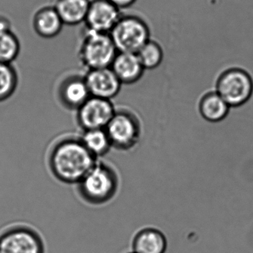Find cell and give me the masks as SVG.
<instances>
[{
    "label": "cell",
    "mask_w": 253,
    "mask_h": 253,
    "mask_svg": "<svg viewBox=\"0 0 253 253\" xmlns=\"http://www.w3.org/2000/svg\"><path fill=\"white\" fill-rule=\"evenodd\" d=\"M98 159L92 156L80 138L59 141L51 151L49 166L52 174L65 184H78Z\"/></svg>",
    "instance_id": "obj_1"
},
{
    "label": "cell",
    "mask_w": 253,
    "mask_h": 253,
    "mask_svg": "<svg viewBox=\"0 0 253 253\" xmlns=\"http://www.w3.org/2000/svg\"><path fill=\"white\" fill-rule=\"evenodd\" d=\"M77 185L80 196L86 202L102 205L115 196L119 187L118 175L111 165L98 160Z\"/></svg>",
    "instance_id": "obj_2"
},
{
    "label": "cell",
    "mask_w": 253,
    "mask_h": 253,
    "mask_svg": "<svg viewBox=\"0 0 253 253\" xmlns=\"http://www.w3.org/2000/svg\"><path fill=\"white\" fill-rule=\"evenodd\" d=\"M117 53L109 34L84 28L79 44L78 58L86 71L110 68Z\"/></svg>",
    "instance_id": "obj_3"
},
{
    "label": "cell",
    "mask_w": 253,
    "mask_h": 253,
    "mask_svg": "<svg viewBox=\"0 0 253 253\" xmlns=\"http://www.w3.org/2000/svg\"><path fill=\"white\" fill-rule=\"evenodd\" d=\"M109 36L117 51L136 53L150 41V31L140 16L122 13Z\"/></svg>",
    "instance_id": "obj_4"
},
{
    "label": "cell",
    "mask_w": 253,
    "mask_h": 253,
    "mask_svg": "<svg viewBox=\"0 0 253 253\" xmlns=\"http://www.w3.org/2000/svg\"><path fill=\"white\" fill-rule=\"evenodd\" d=\"M105 129L112 147L122 151H128L136 147L142 134L139 118L128 108H116Z\"/></svg>",
    "instance_id": "obj_5"
},
{
    "label": "cell",
    "mask_w": 253,
    "mask_h": 253,
    "mask_svg": "<svg viewBox=\"0 0 253 253\" xmlns=\"http://www.w3.org/2000/svg\"><path fill=\"white\" fill-rule=\"evenodd\" d=\"M217 93L229 106H242L252 96V78L248 72L240 68L227 70L217 82Z\"/></svg>",
    "instance_id": "obj_6"
},
{
    "label": "cell",
    "mask_w": 253,
    "mask_h": 253,
    "mask_svg": "<svg viewBox=\"0 0 253 253\" xmlns=\"http://www.w3.org/2000/svg\"><path fill=\"white\" fill-rule=\"evenodd\" d=\"M0 253H45L43 239L27 226H13L0 233Z\"/></svg>",
    "instance_id": "obj_7"
},
{
    "label": "cell",
    "mask_w": 253,
    "mask_h": 253,
    "mask_svg": "<svg viewBox=\"0 0 253 253\" xmlns=\"http://www.w3.org/2000/svg\"><path fill=\"white\" fill-rule=\"evenodd\" d=\"M116 108L111 100L90 96L77 110V123L83 130L105 129Z\"/></svg>",
    "instance_id": "obj_8"
},
{
    "label": "cell",
    "mask_w": 253,
    "mask_h": 253,
    "mask_svg": "<svg viewBox=\"0 0 253 253\" xmlns=\"http://www.w3.org/2000/svg\"><path fill=\"white\" fill-rule=\"evenodd\" d=\"M122 13L108 0H91L83 24L89 31L109 34Z\"/></svg>",
    "instance_id": "obj_9"
},
{
    "label": "cell",
    "mask_w": 253,
    "mask_h": 253,
    "mask_svg": "<svg viewBox=\"0 0 253 253\" xmlns=\"http://www.w3.org/2000/svg\"><path fill=\"white\" fill-rule=\"evenodd\" d=\"M84 79L91 96L107 100L117 96L123 85L111 68L87 71Z\"/></svg>",
    "instance_id": "obj_10"
},
{
    "label": "cell",
    "mask_w": 253,
    "mask_h": 253,
    "mask_svg": "<svg viewBox=\"0 0 253 253\" xmlns=\"http://www.w3.org/2000/svg\"><path fill=\"white\" fill-rule=\"evenodd\" d=\"M31 24L35 34L43 39L54 38L60 34L65 25L52 4L37 9L33 14Z\"/></svg>",
    "instance_id": "obj_11"
},
{
    "label": "cell",
    "mask_w": 253,
    "mask_h": 253,
    "mask_svg": "<svg viewBox=\"0 0 253 253\" xmlns=\"http://www.w3.org/2000/svg\"><path fill=\"white\" fill-rule=\"evenodd\" d=\"M110 68L122 84H135L145 71L136 53L127 52H118Z\"/></svg>",
    "instance_id": "obj_12"
},
{
    "label": "cell",
    "mask_w": 253,
    "mask_h": 253,
    "mask_svg": "<svg viewBox=\"0 0 253 253\" xmlns=\"http://www.w3.org/2000/svg\"><path fill=\"white\" fill-rule=\"evenodd\" d=\"M59 99L66 108L77 110L90 97L84 77H69L59 87Z\"/></svg>",
    "instance_id": "obj_13"
},
{
    "label": "cell",
    "mask_w": 253,
    "mask_h": 253,
    "mask_svg": "<svg viewBox=\"0 0 253 253\" xmlns=\"http://www.w3.org/2000/svg\"><path fill=\"white\" fill-rule=\"evenodd\" d=\"M166 249V236L154 227H146L140 230L132 241V250L135 253H165Z\"/></svg>",
    "instance_id": "obj_14"
},
{
    "label": "cell",
    "mask_w": 253,
    "mask_h": 253,
    "mask_svg": "<svg viewBox=\"0 0 253 253\" xmlns=\"http://www.w3.org/2000/svg\"><path fill=\"white\" fill-rule=\"evenodd\" d=\"M91 0H54V7L64 25L74 26L84 22Z\"/></svg>",
    "instance_id": "obj_15"
},
{
    "label": "cell",
    "mask_w": 253,
    "mask_h": 253,
    "mask_svg": "<svg viewBox=\"0 0 253 253\" xmlns=\"http://www.w3.org/2000/svg\"><path fill=\"white\" fill-rule=\"evenodd\" d=\"M199 110L206 121L219 123L228 115L230 106L217 92H210L202 98Z\"/></svg>",
    "instance_id": "obj_16"
},
{
    "label": "cell",
    "mask_w": 253,
    "mask_h": 253,
    "mask_svg": "<svg viewBox=\"0 0 253 253\" xmlns=\"http://www.w3.org/2000/svg\"><path fill=\"white\" fill-rule=\"evenodd\" d=\"M80 139L89 153L98 159L106 155L112 148L109 137L105 129L83 130Z\"/></svg>",
    "instance_id": "obj_17"
},
{
    "label": "cell",
    "mask_w": 253,
    "mask_h": 253,
    "mask_svg": "<svg viewBox=\"0 0 253 253\" xmlns=\"http://www.w3.org/2000/svg\"><path fill=\"white\" fill-rule=\"evenodd\" d=\"M21 44L12 30L0 31V62L12 64L20 53Z\"/></svg>",
    "instance_id": "obj_18"
},
{
    "label": "cell",
    "mask_w": 253,
    "mask_h": 253,
    "mask_svg": "<svg viewBox=\"0 0 253 253\" xmlns=\"http://www.w3.org/2000/svg\"><path fill=\"white\" fill-rule=\"evenodd\" d=\"M136 54L145 70L157 68L163 59V50L160 44L151 40L147 42Z\"/></svg>",
    "instance_id": "obj_19"
},
{
    "label": "cell",
    "mask_w": 253,
    "mask_h": 253,
    "mask_svg": "<svg viewBox=\"0 0 253 253\" xmlns=\"http://www.w3.org/2000/svg\"><path fill=\"white\" fill-rule=\"evenodd\" d=\"M17 84V73L13 65L0 62V102L7 100L14 93Z\"/></svg>",
    "instance_id": "obj_20"
},
{
    "label": "cell",
    "mask_w": 253,
    "mask_h": 253,
    "mask_svg": "<svg viewBox=\"0 0 253 253\" xmlns=\"http://www.w3.org/2000/svg\"><path fill=\"white\" fill-rule=\"evenodd\" d=\"M108 1L122 10L133 5L136 2L137 0H108Z\"/></svg>",
    "instance_id": "obj_21"
},
{
    "label": "cell",
    "mask_w": 253,
    "mask_h": 253,
    "mask_svg": "<svg viewBox=\"0 0 253 253\" xmlns=\"http://www.w3.org/2000/svg\"><path fill=\"white\" fill-rule=\"evenodd\" d=\"M11 30L10 21L3 16H0V31Z\"/></svg>",
    "instance_id": "obj_22"
},
{
    "label": "cell",
    "mask_w": 253,
    "mask_h": 253,
    "mask_svg": "<svg viewBox=\"0 0 253 253\" xmlns=\"http://www.w3.org/2000/svg\"><path fill=\"white\" fill-rule=\"evenodd\" d=\"M135 253L132 252V253Z\"/></svg>",
    "instance_id": "obj_23"
}]
</instances>
